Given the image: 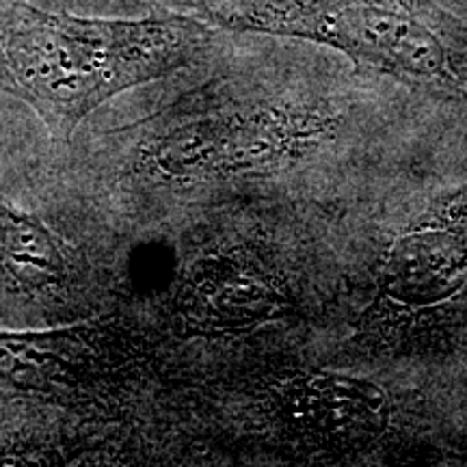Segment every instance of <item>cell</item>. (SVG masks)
<instances>
[{"instance_id":"5","label":"cell","mask_w":467,"mask_h":467,"mask_svg":"<svg viewBox=\"0 0 467 467\" xmlns=\"http://www.w3.org/2000/svg\"><path fill=\"white\" fill-rule=\"evenodd\" d=\"M329 126L314 109H255L249 113L186 121L162 141L161 161L169 171L247 167L288 151Z\"/></svg>"},{"instance_id":"4","label":"cell","mask_w":467,"mask_h":467,"mask_svg":"<svg viewBox=\"0 0 467 467\" xmlns=\"http://www.w3.org/2000/svg\"><path fill=\"white\" fill-rule=\"evenodd\" d=\"M467 279V189L448 197L402 234L379 275L366 325L399 327L441 306Z\"/></svg>"},{"instance_id":"1","label":"cell","mask_w":467,"mask_h":467,"mask_svg":"<svg viewBox=\"0 0 467 467\" xmlns=\"http://www.w3.org/2000/svg\"><path fill=\"white\" fill-rule=\"evenodd\" d=\"M210 35L195 16L104 20L16 0L0 7V91L33 109L52 141L67 143L115 96L189 66Z\"/></svg>"},{"instance_id":"2","label":"cell","mask_w":467,"mask_h":467,"mask_svg":"<svg viewBox=\"0 0 467 467\" xmlns=\"http://www.w3.org/2000/svg\"><path fill=\"white\" fill-rule=\"evenodd\" d=\"M191 11L210 26L309 39L407 83L467 96V28L433 0H200Z\"/></svg>"},{"instance_id":"7","label":"cell","mask_w":467,"mask_h":467,"mask_svg":"<svg viewBox=\"0 0 467 467\" xmlns=\"http://www.w3.org/2000/svg\"><path fill=\"white\" fill-rule=\"evenodd\" d=\"M186 318L202 331H241L288 309L284 292L255 266L206 260L186 288Z\"/></svg>"},{"instance_id":"3","label":"cell","mask_w":467,"mask_h":467,"mask_svg":"<svg viewBox=\"0 0 467 467\" xmlns=\"http://www.w3.org/2000/svg\"><path fill=\"white\" fill-rule=\"evenodd\" d=\"M121 353L107 327L0 331V399L102 407L126 381Z\"/></svg>"},{"instance_id":"6","label":"cell","mask_w":467,"mask_h":467,"mask_svg":"<svg viewBox=\"0 0 467 467\" xmlns=\"http://www.w3.org/2000/svg\"><path fill=\"white\" fill-rule=\"evenodd\" d=\"M285 413L312 440L353 443L377 437L388 424L381 388L337 375H312L285 388Z\"/></svg>"},{"instance_id":"8","label":"cell","mask_w":467,"mask_h":467,"mask_svg":"<svg viewBox=\"0 0 467 467\" xmlns=\"http://www.w3.org/2000/svg\"><path fill=\"white\" fill-rule=\"evenodd\" d=\"M74 249L42 219L0 197V277L17 290L50 292L66 285Z\"/></svg>"}]
</instances>
